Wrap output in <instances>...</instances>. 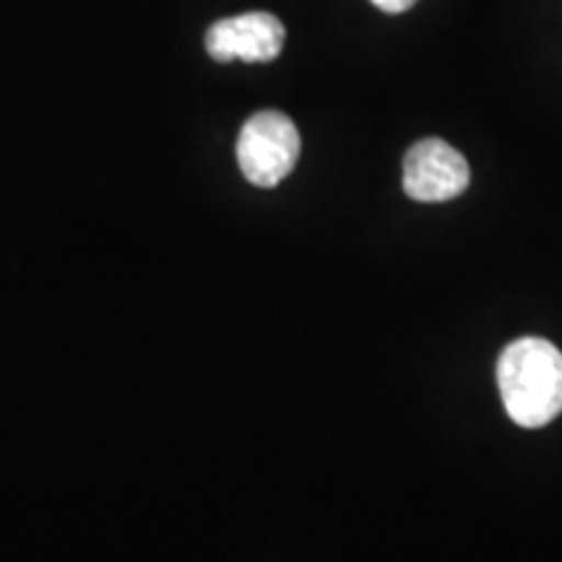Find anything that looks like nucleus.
Listing matches in <instances>:
<instances>
[{
  "instance_id": "1",
  "label": "nucleus",
  "mask_w": 562,
  "mask_h": 562,
  "mask_svg": "<svg viewBox=\"0 0 562 562\" xmlns=\"http://www.w3.org/2000/svg\"><path fill=\"white\" fill-rule=\"evenodd\" d=\"M497 389L518 427L550 425L562 412V351L537 336L510 341L497 360Z\"/></svg>"
},
{
  "instance_id": "2",
  "label": "nucleus",
  "mask_w": 562,
  "mask_h": 562,
  "mask_svg": "<svg viewBox=\"0 0 562 562\" xmlns=\"http://www.w3.org/2000/svg\"><path fill=\"white\" fill-rule=\"evenodd\" d=\"M297 157L300 133L284 112L261 110L243 125L237 138V165L252 186H279L294 170Z\"/></svg>"
},
{
  "instance_id": "3",
  "label": "nucleus",
  "mask_w": 562,
  "mask_h": 562,
  "mask_svg": "<svg viewBox=\"0 0 562 562\" xmlns=\"http://www.w3.org/2000/svg\"><path fill=\"white\" fill-rule=\"evenodd\" d=\"M472 172L461 151L440 138L417 140L404 157V191L419 203L459 199L469 188Z\"/></svg>"
},
{
  "instance_id": "4",
  "label": "nucleus",
  "mask_w": 562,
  "mask_h": 562,
  "mask_svg": "<svg viewBox=\"0 0 562 562\" xmlns=\"http://www.w3.org/2000/svg\"><path fill=\"white\" fill-rule=\"evenodd\" d=\"M284 24L266 11L220 19L206 32V53L216 63H269L284 50Z\"/></svg>"
},
{
  "instance_id": "5",
  "label": "nucleus",
  "mask_w": 562,
  "mask_h": 562,
  "mask_svg": "<svg viewBox=\"0 0 562 562\" xmlns=\"http://www.w3.org/2000/svg\"><path fill=\"white\" fill-rule=\"evenodd\" d=\"M370 3L378 5V9L385 13H404V11H409L417 0H370Z\"/></svg>"
}]
</instances>
